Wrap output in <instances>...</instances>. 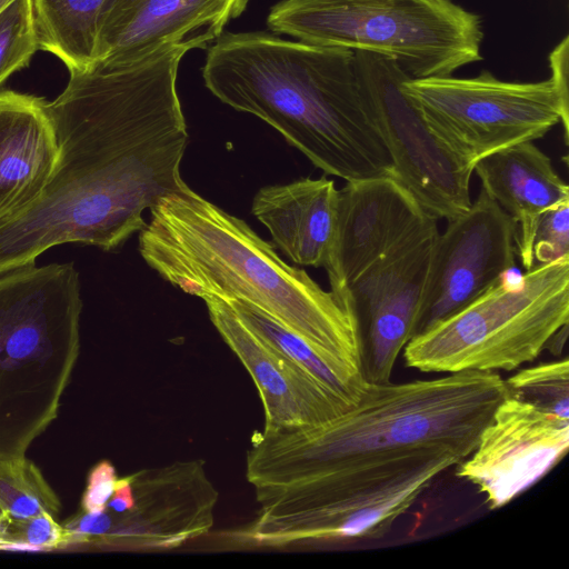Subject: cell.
I'll use <instances>...</instances> for the list:
<instances>
[{"mask_svg":"<svg viewBox=\"0 0 569 569\" xmlns=\"http://www.w3.org/2000/svg\"><path fill=\"white\" fill-rule=\"evenodd\" d=\"M187 52L167 47L131 63L70 72L47 102L54 169L34 202L0 220V273L68 242L114 249L146 226V209L186 184L189 136L177 76Z\"/></svg>","mask_w":569,"mask_h":569,"instance_id":"obj_1","label":"cell"},{"mask_svg":"<svg viewBox=\"0 0 569 569\" xmlns=\"http://www.w3.org/2000/svg\"><path fill=\"white\" fill-rule=\"evenodd\" d=\"M202 78L221 102L270 124L325 174L393 177L355 51L264 31L227 32L208 48Z\"/></svg>","mask_w":569,"mask_h":569,"instance_id":"obj_2","label":"cell"},{"mask_svg":"<svg viewBox=\"0 0 569 569\" xmlns=\"http://www.w3.org/2000/svg\"><path fill=\"white\" fill-rule=\"evenodd\" d=\"M139 252L186 293L251 303L325 355L362 372L358 328L337 296L286 263L243 220L187 184L150 208Z\"/></svg>","mask_w":569,"mask_h":569,"instance_id":"obj_3","label":"cell"},{"mask_svg":"<svg viewBox=\"0 0 569 569\" xmlns=\"http://www.w3.org/2000/svg\"><path fill=\"white\" fill-rule=\"evenodd\" d=\"M506 397L505 380L487 371L367 383L360 400L335 419L256 431L246 477L254 490L283 488L423 447H441L465 460Z\"/></svg>","mask_w":569,"mask_h":569,"instance_id":"obj_4","label":"cell"},{"mask_svg":"<svg viewBox=\"0 0 569 569\" xmlns=\"http://www.w3.org/2000/svg\"><path fill=\"white\" fill-rule=\"evenodd\" d=\"M73 263L0 273V459L26 456L56 420L80 351Z\"/></svg>","mask_w":569,"mask_h":569,"instance_id":"obj_5","label":"cell"},{"mask_svg":"<svg viewBox=\"0 0 569 569\" xmlns=\"http://www.w3.org/2000/svg\"><path fill=\"white\" fill-rule=\"evenodd\" d=\"M463 459L441 447L408 451L361 473L257 489L258 517L244 529L258 547L370 540L385 536L436 478Z\"/></svg>","mask_w":569,"mask_h":569,"instance_id":"obj_6","label":"cell"},{"mask_svg":"<svg viewBox=\"0 0 569 569\" xmlns=\"http://www.w3.org/2000/svg\"><path fill=\"white\" fill-rule=\"evenodd\" d=\"M276 34L393 59L410 78L452 76L482 60L479 14L453 0H281Z\"/></svg>","mask_w":569,"mask_h":569,"instance_id":"obj_7","label":"cell"},{"mask_svg":"<svg viewBox=\"0 0 569 569\" xmlns=\"http://www.w3.org/2000/svg\"><path fill=\"white\" fill-rule=\"evenodd\" d=\"M569 322V256L502 278L470 305L415 336L407 367L422 372L515 370L533 361Z\"/></svg>","mask_w":569,"mask_h":569,"instance_id":"obj_8","label":"cell"},{"mask_svg":"<svg viewBox=\"0 0 569 569\" xmlns=\"http://www.w3.org/2000/svg\"><path fill=\"white\" fill-rule=\"evenodd\" d=\"M401 89L436 137L473 167L498 150L543 138L559 123L567 141L569 103L550 78L512 82L490 71L472 78L407 77Z\"/></svg>","mask_w":569,"mask_h":569,"instance_id":"obj_9","label":"cell"},{"mask_svg":"<svg viewBox=\"0 0 569 569\" xmlns=\"http://www.w3.org/2000/svg\"><path fill=\"white\" fill-rule=\"evenodd\" d=\"M357 72L391 157L393 177L421 208L447 221L471 206L473 166L449 150L430 130L401 89L409 77L391 58L355 51Z\"/></svg>","mask_w":569,"mask_h":569,"instance_id":"obj_10","label":"cell"},{"mask_svg":"<svg viewBox=\"0 0 569 569\" xmlns=\"http://www.w3.org/2000/svg\"><path fill=\"white\" fill-rule=\"evenodd\" d=\"M516 233V222L482 189L465 213L448 221L433 240L413 337L470 305L513 269Z\"/></svg>","mask_w":569,"mask_h":569,"instance_id":"obj_11","label":"cell"},{"mask_svg":"<svg viewBox=\"0 0 569 569\" xmlns=\"http://www.w3.org/2000/svg\"><path fill=\"white\" fill-rule=\"evenodd\" d=\"M438 232L425 234L380 259L338 297L358 328L362 375L368 383L390 382L400 351L415 335Z\"/></svg>","mask_w":569,"mask_h":569,"instance_id":"obj_12","label":"cell"},{"mask_svg":"<svg viewBox=\"0 0 569 569\" xmlns=\"http://www.w3.org/2000/svg\"><path fill=\"white\" fill-rule=\"evenodd\" d=\"M437 220L395 177L347 181L338 190L335 228L322 266L331 291L338 298L377 261L437 231Z\"/></svg>","mask_w":569,"mask_h":569,"instance_id":"obj_13","label":"cell"},{"mask_svg":"<svg viewBox=\"0 0 569 569\" xmlns=\"http://www.w3.org/2000/svg\"><path fill=\"white\" fill-rule=\"evenodd\" d=\"M569 448V419L506 397L481 431L457 476L475 485L490 509L529 489L562 460Z\"/></svg>","mask_w":569,"mask_h":569,"instance_id":"obj_14","label":"cell"},{"mask_svg":"<svg viewBox=\"0 0 569 569\" xmlns=\"http://www.w3.org/2000/svg\"><path fill=\"white\" fill-rule=\"evenodd\" d=\"M133 507L112 517L99 546L120 549H171L207 533L213 525L218 492L203 461H180L129 476Z\"/></svg>","mask_w":569,"mask_h":569,"instance_id":"obj_15","label":"cell"},{"mask_svg":"<svg viewBox=\"0 0 569 569\" xmlns=\"http://www.w3.org/2000/svg\"><path fill=\"white\" fill-rule=\"evenodd\" d=\"M249 1L111 0L100 27L97 63H131L167 47L208 49Z\"/></svg>","mask_w":569,"mask_h":569,"instance_id":"obj_16","label":"cell"},{"mask_svg":"<svg viewBox=\"0 0 569 569\" xmlns=\"http://www.w3.org/2000/svg\"><path fill=\"white\" fill-rule=\"evenodd\" d=\"M202 299L212 325L258 389L264 427L317 426L351 408L303 368L257 337L226 300L216 296Z\"/></svg>","mask_w":569,"mask_h":569,"instance_id":"obj_17","label":"cell"},{"mask_svg":"<svg viewBox=\"0 0 569 569\" xmlns=\"http://www.w3.org/2000/svg\"><path fill=\"white\" fill-rule=\"evenodd\" d=\"M57 159L47 101L14 91L0 92V220L39 198Z\"/></svg>","mask_w":569,"mask_h":569,"instance_id":"obj_18","label":"cell"},{"mask_svg":"<svg viewBox=\"0 0 569 569\" xmlns=\"http://www.w3.org/2000/svg\"><path fill=\"white\" fill-rule=\"evenodd\" d=\"M338 189L322 176L261 188L252 213L295 263L322 267L336 221Z\"/></svg>","mask_w":569,"mask_h":569,"instance_id":"obj_19","label":"cell"},{"mask_svg":"<svg viewBox=\"0 0 569 569\" xmlns=\"http://www.w3.org/2000/svg\"><path fill=\"white\" fill-rule=\"evenodd\" d=\"M473 172L481 181V189L516 222V247L527 240L540 212L569 199L568 184L533 141L510 146L478 160Z\"/></svg>","mask_w":569,"mask_h":569,"instance_id":"obj_20","label":"cell"},{"mask_svg":"<svg viewBox=\"0 0 569 569\" xmlns=\"http://www.w3.org/2000/svg\"><path fill=\"white\" fill-rule=\"evenodd\" d=\"M111 0H32L39 49L58 57L69 72L98 62L99 32Z\"/></svg>","mask_w":569,"mask_h":569,"instance_id":"obj_21","label":"cell"},{"mask_svg":"<svg viewBox=\"0 0 569 569\" xmlns=\"http://www.w3.org/2000/svg\"><path fill=\"white\" fill-rule=\"evenodd\" d=\"M226 301L257 337L303 368L340 400L350 407L360 400L368 383L361 371L322 353L251 303L239 299Z\"/></svg>","mask_w":569,"mask_h":569,"instance_id":"obj_22","label":"cell"},{"mask_svg":"<svg viewBox=\"0 0 569 569\" xmlns=\"http://www.w3.org/2000/svg\"><path fill=\"white\" fill-rule=\"evenodd\" d=\"M0 508L11 520L42 513L59 519L62 503L40 468L22 456L0 459Z\"/></svg>","mask_w":569,"mask_h":569,"instance_id":"obj_23","label":"cell"},{"mask_svg":"<svg viewBox=\"0 0 569 569\" xmlns=\"http://www.w3.org/2000/svg\"><path fill=\"white\" fill-rule=\"evenodd\" d=\"M505 382L507 397L569 419L568 358L522 369Z\"/></svg>","mask_w":569,"mask_h":569,"instance_id":"obj_24","label":"cell"},{"mask_svg":"<svg viewBox=\"0 0 569 569\" xmlns=\"http://www.w3.org/2000/svg\"><path fill=\"white\" fill-rule=\"evenodd\" d=\"M38 49L32 0H12L0 11V86Z\"/></svg>","mask_w":569,"mask_h":569,"instance_id":"obj_25","label":"cell"},{"mask_svg":"<svg viewBox=\"0 0 569 569\" xmlns=\"http://www.w3.org/2000/svg\"><path fill=\"white\" fill-rule=\"evenodd\" d=\"M516 250L526 271L569 256V199L540 212Z\"/></svg>","mask_w":569,"mask_h":569,"instance_id":"obj_26","label":"cell"},{"mask_svg":"<svg viewBox=\"0 0 569 569\" xmlns=\"http://www.w3.org/2000/svg\"><path fill=\"white\" fill-rule=\"evenodd\" d=\"M59 519L42 513L26 520L6 518L0 535V549L50 550L67 546L66 529Z\"/></svg>","mask_w":569,"mask_h":569,"instance_id":"obj_27","label":"cell"},{"mask_svg":"<svg viewBox=\"0 0 569 569\" xmlns=\"http://www.w3.org/2000/svg\"><path fill=\"white\" fill-rule=\"evenodd\" d=\"M118 480L114 466L102 460L94 465L87 479V486L81 499L83 511H101L111 498Z\"/></svg>","mask_w":569,"mask_h":569,"instance_id":"obj_28","label":"cell"},{"mask_svg":"<svg viewBox=\"0 0 569 569\" xmlns=\"http://www.w3.org/2000/svg\"><path fill=\"white\" fill-rule=\"evenodd\" d=\"M134 503L130 477L118 478L114 491L109 499L106 509L113 516H120L129 511Z\"/></svg>","mask_w":569,"mask_h":569,"instance_id":"obj_29","label":"cell"},{"mask_svg":"<svg viewBox=\"0 0 569 569\" xmlns=\"http://www.w3.org/2000/svg\"><path fill=\"white\" fill-rule=\"evenodd\" d=\"M568 337V323L559 328L549 339L546 348L549 349L555 356H559L562 352L565 343Z\"/></svg>","mask_w":569,"mask_h":569,"instance_id":"obj_30","label":"cell"},{"mask_svg":"<svg viewBox=\"0 0 569 569\" xmlns=\"http://www.w3.org/2000/svg\"><path fill=\"white\" fill-rule=\"evenodd\" d=\"M3 521H4V513L2 512V510L0 508V535L2 531V527H3Z\"/></svg>","mask_w":569,"mask_h":569,"instance_id":"obj_31","label":"cell"},{"mask_svg":"<svg viewBox=\"0 0 569 569\" xmlns=\"http://www.w3.org/2000/svg\"><path fill=\"white\" fill-rule=\"evenodd\" d=\"M12 0H0V11L11 2Z\"/></svg>","mask_w":569,"mask_h":569,"instance_id":"obj_32","label":"cell"}]
</instances>
